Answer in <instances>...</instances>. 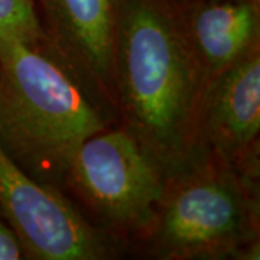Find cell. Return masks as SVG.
<instances>
[{"mask_svg":"<svg viewBox=\"0 0 260 260\" xmlns=\"http://www.w3.org/2000/svg\"><path fill=\"white\" fill-rule=\"evenodd\" d=\"M211 84L175 0H121L114 56L117 124L167 178L205 152L201 129Z\"/></svg>","mask_w":260,"mask_h":260,"instance_id":"6da1fadb","label":"cell"},{"mask_svg":"<svg viewBox=\"0 0 260 260\" xmlns=\"http://www.w3.org/2000/svg\"><path fill=\"white\" fill-rule=\"evenodd\" d=\"M113 124L49 49L0 37V148L25 174L64 192L78 149Z\"/></svg>","mask_w":260,"mask_h":260,"instance_id":"7a4b0ae2","label":"cell"},{"mask_svg":"<svg viewBox=\"0 0 260 260\" xmlns=\"http://www.w3.org/2000/svg\"><path fill=\"white\" fill-rule=\"evenodd\" d=\"M259 237V179L205 150L167 178L153 229L142 246L162 260H257Z\"/></svg>","mask_w":260,"mask_h":260,"instance_id":"3957f363","label":"cell"},{"mask_svg":"<svg viewBox=\"0 0 260 260\" xmlns=\"http://www.w3.org/2000/svg\"><path fill=\"white\" fill-rule=\"evenodd\" d=\"M167 177L120 124L88 138L67 175L64 194L94 225L126 243L143 244L156 220Z\"/></svg>","mask_w":260,"mask_h":260,"instance_id":"277c9868","label":"cell"},{"mask_svg":"<svg viewBox=\"0 0 260 260\" xmlns=\"http://www.w3.org/2000/svg\"><path fill=\"white\" fill-rule=\"evenodd\" d=\"M0 213L16 232L28 259L107 260L124 246L61 191L39 184L0 148Z\"/></svg>","mask_w":260,"mask_h":260,"instance_id":"5b68a950","label":"cell"},{"mask_svg":"<svg viewBox=\"0 0 260 260\" xmlns=\"http://www.w3.org/2000/svg\"><path fill=\"white\" fill-rule=\"evenodd\" d=\"M56 59L117 124L114 56L121 0H35Z\"/></svg>","mask_w":260,"mask_h":260,"instance_id":"8992f818","label":"cell"},{"mask_svg":"<svg viewBox=\"0 0 260 260\" xmlns=\"http://www.w3.org/2000/svg\"><path fill=\"white\" fill-rule=\"evenodd\" d=\"M203 143L246 177H260V47L227 68L211 84Z\"/></svg>","mask_w":260,"mask_h":260,"instance_id":"52a82bcc","label":"cell"},{"mask_svg":"<svg viewBox=\"0 0 260 260\" xmlns=\"http://www.w3.org/2000/svg\"><path fill=\"white\" fill-rule=\"evenodd\" d=\"M188 38L214 81L260 47V0H175Z\"/></svg>","mask_w":260,"mask_h":260,"instance_id":"ba28073f","label":"cell"},{"mask_svg":"<svg viewBox=\"0 0 260 260\" xmlns=\"http://www.w3.org/2000/svg\"><path fill=\"white\" fill-rule=\"evenodd\" d=\"M0 37L16 38L51 51L35 0H0Z\"/></svg>","mask_w":260,"mask_h":260,"instance_id":"9c48e42d","label":"cell"},{"mask_svg":"<svg viewBox=\"0 0 260 260\" xmlns=\"http://www.w3.org/2000/svg\"><path fill=\"white\" fill-rule=\"evenodd\" d=\"M28 259L16 232L0 213V260Z\"/></svg>","mask_w":260,"mask_h":260,"instance_id":"30bf717a","label":"cell"}]
</instances>
